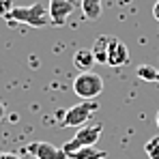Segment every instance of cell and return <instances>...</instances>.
Returning a JSON list of instances; mask_svg holds the SVG:
<instances>
[{
	"instance_id": "obj_13",
	"label": "cell",
	"mask_w": 159,
	"mask_h": 159,
	"mask_svg": "<svg viewBox=\"0 0 159 159\" xmlns=\"http://www.w3.org/2000/svg\"><path fill=\"white\" fill-rule=\"evenodd\" d=\"M144 153L148 155V159H159V135H153L144 144Z\"/></svg>"
},
{
	"instance_id": "obj_7",
	"label": "cell",
	"mask_w": 159,
	"mask_h": 159,
	"mask_svg": "<svg viewBox=\"0 0 159 159\" xmlns=\"http://www.w3.org/2000/svg\"><path fill=\"white\" fill-rule=\"evenodd\" d=\"M129 62V48L120 41V39H112L110 52H107V65L110 67H123Z\"/></svg>"
},
{
	"instance_id": "obj_15",
	"label": "cell",
	"mask_w": 159,
	"mask_h": 159,
	"mask_svg": "<svg viewBox=\"0 0 159 159\" xmlns=\"http://www.w3.org/2000/svg\"><path fill=\"white\" fill-rule=\"evenodd\" d=\"M0 159H22V157L15 155V153H4V151H0Z\"/></svg>"
},
{
	"instance_id": "obj_16",
	"label": "cell",
	"mask_w": 159,
	"mask_h": 159,
	"mask_svg": "<svg viewBox=\"0 0 159 159\" xmlns=\"http://www.w3.org/2000/svg\"><path fill=\"white\" fill-rule=\"evenodd\" d=\"M153 15H155V20L159 22V0L155 2V4H153Z\"/></svg>"
},
{
	"instance_id": "obj_10",
	"label": "cell",
	"mask_w": 159,
	"mask_h": 159,
	"mask_svg": "<svg viewBox=\"0 0 159 159\" xmlns=\"http://www.w3.org/2000/svg\"><path fill=\"white\" fill-rule=\"evenodd\" d=\"M82 13L86 20H99L101 17V11H103V0H82Z\"/></svg>"
},
{
	"instance_id": "obj_11",
	"label": "cell",
	"mask_w": 159,
	"mask_h": 159,
	"mask_svg": "<svg viewBox=\"0 0 159 159\" xmlns=\"http://www.w3.org/2000/svg\"><path fill=\"white\" fill-rule=\"evenodd\" d=\"M106 151H99L97 146H82L69 159H106Z\"/></svg>"
},
{
	"instance_id": "obj_2",
	"label": "cell",
	"mask_w": 159,
	"mask_h": 159,
	"mask_svg": "<svg viewBox=\"0 0 159 159\" xmlns=\"http://www.w3.org/2000/svg\"><path fill=\"white\" fill-rule=\"evenodd\" d=\"M73 93L80 99L90 101V99H95V97H99L103 93V80H101L99 73L84 71V73H80L78 78L73 80Z\"/></svg>"
},
{
	"instance_id": "obj_12",
	"label": "cell",
	"mask_w": 159,
	"mask_h": 159,
	"mask_svg": "<svg viewBox=\"0 0 159 159\" xmlns=\"http://www.w3.org/2000/svg\"><path fill=\"white\" fill-rule=\"evenodd\" d=\"M135 73H138V78L144 80V82H159V69L151 67V65H140L135 69Z\"/></svg>"
},
{
	"instance_id": "obj_1",
	"label": "cell",
	"mask_w": 159,
	"mask_h": 159,
	"mask_svg": "<svg viewBox=\"0 0 159 159\" xmlns=\"http://www.w3.org/2000/svg\"><path fill=\"white\" fill-rule=\"evenodd\" d=\"M9 24H26L32 28H43L50 26L52 20H50V11L45 4H28V7H13V11L4 17Z\"/></svg>"
},
{
	"instance_id": "obj_14",
	"label": "cell",
	"mask_w": 159,
	"mask_h": 159,
	"mask_svg": "<svg viewBox=\"0 0 159 159\" xmlns=\"http://www.w3.org/2000/svg\"><path fill=\"white\" fill-rule=\"evenodd\" d=\"M13 7H15V0H0V17L4 20L13 11Z\"/></svg>"
},
{
	"instance_id": "obj_3",
	"label": "cell",
	"mask_w": 159,
	"mask_h": 159,
	"mask_svg": "<svg viewBox=\"0 0 159 159\" xmlns=\"http://www.w3.org/2000/svg\"><path fill=\"white\" fill-rule=\"evenodd\" d=\"M101 131H103L101 125H84V127H80L78 133L69 142L62 144V151L67 153V157H71L82 146H95L99 142V138H101Z\"/></svg>"
},
{
	"instance_id": "obj_9",
	"label": "cell",
	"mask_w": 159,
	"mask_h": 159,
	"mask_svg": "<svg viewBox=\"0 0 159 159\" xmlns=\"http://www.w3.org/2000/svg\"><path fill=\"white\" fill-rule=\"evenodd\" d=\"M97 60H95V54L93 50H86V48H82L78 52L73 54V65H75V69L78 71H93V65H95Z\"/></svg>"
},
{
	"instance_id": "obj_17",
	"label": "cell",
	"mask_w": 159,
	"mask_h": 159,
	"mask_svg": "<svg viewBox=\"0 0 159 159\" xmlns=\"http://www.w3.org/2000/svg\"><path fill=\"white\" fill-rule=\"evenodd\" d=\"M4 112H7V107H4V103H2V101H0V120H2V118H4Z\"/></svg>"
},
{
	"instance_id": "obj_8",
	"label": "cell",
	"mask_w": 159,
	"mask_h": 159,
	"mask_svg": "<svg viewBox=\"0 0 159 159\" xmlns=\"http://www.w3.org/2000/svg\"><path fill=\"white\" fill-rule=\"evenodd\" d=\"M112 39H114V37H110V34H101V37L95 39V45H93L90 50H93V54H95V60H97V62L107 65V52H110Z\"/></svg>"
},
{
	"instance_id": "obj_6",
	"label": "cell",
	"mask_w": 159,
	"mask_h": 159,
	"mask_svg": "<svg viewBox=\"0 0 159 159\" xmlns=\"http://www.w3.org/2000/svg\"><path fill=\"white\" fill-rule=\"evenodd\" d=\"M50 20L52 26H65L67 17L73 13V2L71 0H50Z\"/></svg>"
},
{
	"instance_id": "obj_4",
	"label": "cell",
	"mask_w": 159,
	"mask_h": 159,
	"mask_svg": "<svg viewBox=\"0 0 159 159\" xmlns=\"http://www.w3.org/2000/svg\"><path fill=\"white\" fill-rule=\"evenodd\" d=\"M97 103H95V99H90V101H82V103H75V106H71L65 114H62V120H60V125L62 127H84L88 120H90V116L97 112Z\"/></svg>"
},
{
	"instance_id": "obj_18",
	"label": "cell",
	"mask_w": 159,
	"mask_h": 159,
	"mask_svg": "<svg viewBox=\"0 0 159 159\" xmlns=\"http://www.w3.org/2000/svg\"><path fill=\"white\" fill-rule=\"evenodd\" d=\"M155 123H157V127H159V110H157V116H155Z\"/></svg>"
},
{
	"instance_id": "obj_5",
	"label": "cell",
	"mask_w": 159,
	"mask_h": 159,
	"mask_svg": "<svg viewBox=\"0 0 159 159\" xmlns=\"http://www.w3.org/2000/svg\"><path fill=\"white\" fill-rule=\"evenodd\" d=\"M26 151L34 159H69V157H67V153H65L62 148L54 146V144H50V142H43V140L28 144Z\"/></svg>"
}]
</instances>
